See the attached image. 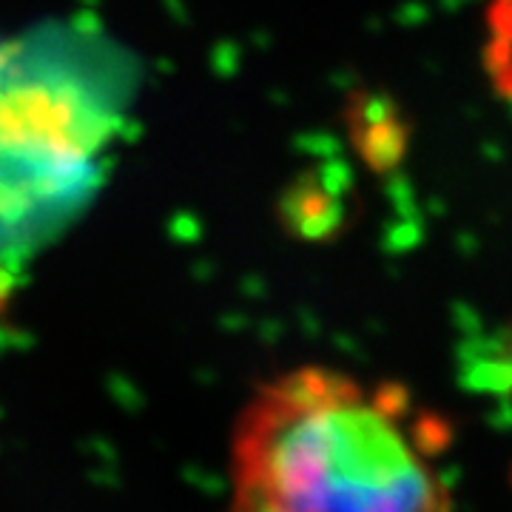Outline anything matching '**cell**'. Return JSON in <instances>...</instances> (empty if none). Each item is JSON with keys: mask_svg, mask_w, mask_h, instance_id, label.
Returning <instances> with one entry per match:
<instances>
[{"mask_svg": "<svg viewBox=\"0 0 512 512\" xmlns=\"http://www.w3.org/2000/svg\"><path fill=\"white\" fill-rule=\"evenodd\" d=\"M12 296H15V271H12L9 259L0 256V316L9 311Z\"/></svg>", "mask_w": 512, "mask_h": 512, "instance_id": "3", "label": "cell"}, {"mask_svg": "<svg viewBox=\"0 0 512 512\" xmlns=\"http://www.w3.org/2000/svg\"><path fill=\"white\" fill-rule=\"evenodd\" d=\"M407 416L402 387L328 367L262 384L234 433L228 512H453L427 461L444 427Z\"/></svg>", "mask_w": 512, "mask_h": 512, "instance_id": "1", "label": "cell"}, {"mask_svg": "<svg viewBox=\"0 0 512 512\" xmlns=\"http://www.w3.org/2000/svg\"><path fill=\"white\" fill-rule=\"evenodd\" d=\"M493 370L498 373V382L495 387H512V330L504 339V356L493 365Z\"/></svg>", "mask_w": 512, "mask_h": 512, "instance_id": "4", "label": "cell"}, {"mask_svg": "<svg viewBox=\"0 0 512 512\" xmlns=\"http://www.w3.org/2000/svg\"><path fill=\"white\" fill-rule=\"evenodd\" d=\"M123 114V57L100 40L43 29L0 43V256L92 194Z\"/></svg>", "mask_w": 512, "mask_h": 512, "instance_id": "2", "label": "cell"}]
</instances>
